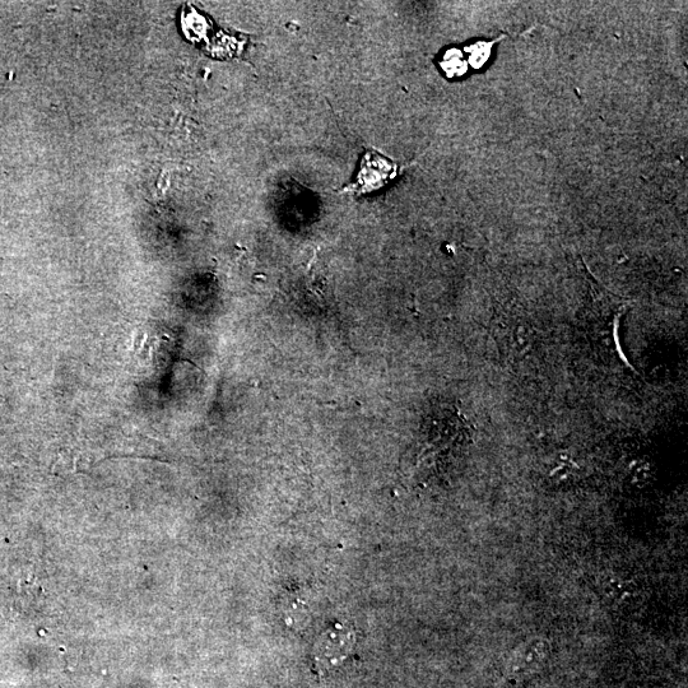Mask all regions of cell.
Returning a JSON list of instances; mask_svg holds the SVG:
<instances>
[{"instance_id":"cell-1","label":"cell","mask_w":688,"mask_h":688,"mask_svg":"<svg viewBox=\"0 0 688 688\" xmlns=\"http://www.w3.org/2000/svg\"><path fill=\"white\" fill-rule=\"evenodd\" d=\"M355 646V634L346 626L336 624L325 631L314 648L316 671L327 672L347 659Z\"/></svg>"},{"instance_id":"cell-2","label":"cell","mask_w":688,"mask_h":688,"mask_svg":"<svg viewBox=\"0 0 688 688\" xmlns=\"http://www.w3.org/2000/svg\"><path fill=\"white\" fill-rule=\"evenodd\" d=\"M395 175H397V166L393 162L378 153L369 152L362 160L355 188L361 193L371 192V190L384 187Z\"/></svg>"},{"instance_id":"cell-3","label":"cell","mask_w":688,"mask_h":688,"mask_svg":"<svg viewBox=\"0 0 688 688\" xmlns=\"http://www.w3.org/2000/svg\"><path fill=\"white\" fill-rule=\"evenodd\" d=\"M505 35L492 41H477V43L466 46V53L469 55L468 64L473 69H482L491 58L492 49L497 43L504 39Z\"/></svg>"},{"instance_id":"cell-4","label":"cell","mask_w":688,"mask_h":688,"mask_svg":"<svg viewBox=\"0 0 688 688\" xmlns=\"http://www.w3.org/2000/svg\"><path fill=\"white\" fill-rule=\"evenodd\" d=\"M440 67L449 78L462 77L468 71V62L462 51L452 48L445 51Z\"/></svg>"}]
</instances>
